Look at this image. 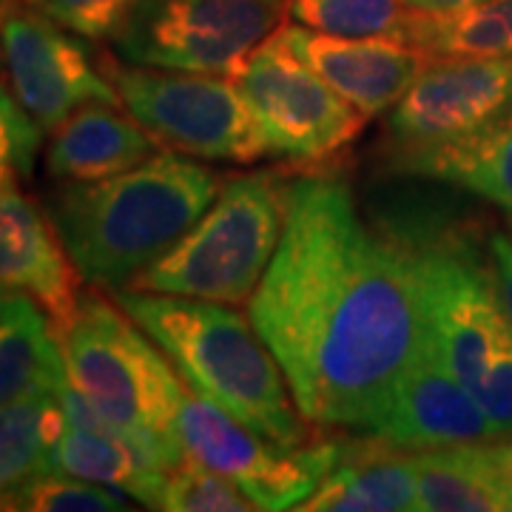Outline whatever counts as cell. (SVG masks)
I'll use <instances>...</instances> for the list:
<instances>
[{
  "label": "cell",
  "mask_w": 512,
  "mask_h": 512,
  "mask_svg": "<svg viewBox=\"0 0 512 512\" xmlns=\"http://www.w3.org/2000/svg\"><path fill=\"white\" fill-rule=\"evenodd\" d=\"M248 316L311 427L362 436L427 345L410 251L336 171L288 177L285 228Z\"/></svg>",
  "instance_id": "1"
},
{
  "label": "cell",
  "mask_w": 512,
  "mask_h": 512,
  "mask_svg": "<svg viewBox=\"0 0 512 512\" xmlns=\"http://www.w3.org/2000/svg\"><path fill=\"white\" fill-rule=\"evenodd\" d=\"M220 194L205 165L171 148L97 183H60L49 217L83 282L123 291L200 220Z\"/></svg>",
  "instance_id": "2"
},
{
  "label": "cell",
  "mask_w": 512,
  "mask_h": 512,
  "mask_svg": "<svg viewBox=\"0 0 512 512\" xmlns=\"http://www.w3.org/2000/svg\"><path fill=\"white\" fill-rule=\"evenodd\" d=\"M120 308L160 345L185 384L282 447L308 441V419L251 316L225 302L123 288Z\"/></svg>",
  "instance_id": "3"
},
{
  "label": "cell",
  "mask_w": 512,
  "mask_h": 512,
  "mask_svg": "<svg viewBox=\"0 0 512 512\" xmlns=\"http://www.w3.org/2000/svg\"><path fill=\"white\" fill-rule=\"evenodd\" d=\"M60 333L69 382L111 427L174 470L185 461L177 436L183 379L160 345L103 293L80 296Z\"/></svg>",
  "instance_id": "4"
},
{
  "label": "cell",
  "mask_w": 512,
  "mask_h": 512,
  "mask_svg": "<svg viewBox=\"0 0 512 512\" xmlns=\"http://www.w3.org/2000/svg\"><path fill=\"white\" fill-rule=\"evenodd\" d=\"M285 188L288 177L271 168L228 177L211 208L131 288L225 305L248 302L282 239Z\"/></svg>",
  "instance_id": "5"
},
{
  "label": "cell",
  "mask_w": 512,
  "mask_h": 512,
  "mask_svg": "<svg viewBox=\"0 0 512 512\" xmlns=\"http://www.w3.org/2000/svg\"><path fill=\"white\" fill-rule=\"evenodd\" d=\"M123 109L163 148L194 160L248 165L268 157L237 77L106 63Z\"/></svg>",
  "instance_id": "6"
},
{
  "label": "cell",
  "mask_w": 512,
  "mask_h": 512,
  "mask_svg": "<svg viewBox=\"0 0 512 512\" xmlns=\"http://www.w3.org/2000/svg\"><path fill=\"white\" fill-rule=\"evenodd\" d=\"M288 15L291 0H137L111 46L131 66L239 77Z\"/></svg>",
  "instance_id": "7"
},
{
  "label": "cell",
  "mask_w": 512,
  "mask_h": 512,
  "mask_svg": "<svg viewBox=\"0 0 512 512\" xmlns=\"http://www.w3.org/2000/svg\"><path fill=\"white\" fill-rule=\"evenodd\" d=\"M399 242L416 268L427 345L458 382L476 390L493 353L512 336L495 291L490 254H481L473 239L453 231Z\"/></svg>",
  "instance_id": "8"
},
{
  "label": "cell",
  "mask_w": 512,
  "mask_h": 512,
  "mask_svg": "<svg viewBox=\"0 0 512 512\" xmlns=\"http://www.w3.org/2000/svg\"><path fill=\"white\" fill-rule=\"evenodd\" d=\"M177 436L185 456L231 478L265 512L299 510L348 450L339 439L282 447L194 390H185L180 402Z\"/></svg>",
  "instance_id": "9"
},
{
  "label": "cell",
  "mask_w": 512,
  "mask_h": 512,
  "mask_svg": "<svg viewBox=\"0 0 512 512\" xmlns=\"http://www.w3.org/2000/svg\"><path fill=\"white\" fill-rule=\"evenodd\" d=\"M262 128L268 157L325 163L362 134L365 117L271 35L237 77Z\"/></svg>",
  "instance_id": "10"
},
{
  "label": "cell",
  "mask_w": 512,
  "mask_h": 512,
  "mask_svg": "<svg viewBox=\"0 0 512 512\" xmlns=\"http://www.w3.org/2000/svg\"><path fill=\"white\" fill-rule=\"evenodd\" d=\"M3 72L9 89L43 131H55L74 111L92 103L123 106L106 63L94 60L86 37L15 0L3 18Z\"/></svg>",
  "instance_id": "11"
},
{
  "label": "cell",
  "mask_w": 512,
  "mask_h": 512,
  "mask_svg": "<svg viewBox=\"0 0 512 512\" xmlns=\"http://www.w3.org/2000/svg\"><path fill=\"white\" fill-rule=\"evenodd\" d=\"M512 106V57H433L387 114L390 160L467 140Z\"/></svg>",
  "instance_id": "12"
},
{
  "label": "cell",
  "mask_w": 512,
  "mask_h": 512,
  "mask_svg": "<svg viewBox=\"0 0 512 512\" xmlns=\"http://www.w3.org/2000/svg\"><path fill=\"white\" fill-rule=\"evenodd\" d=\"M362 436L407 453L501 439L476 393L461 384L427 348L387 393Z\"/></svg>",
  "instance_id": "13"
},
{
  "label": "cell",
  "mask_w": 512,
  "mask_h": 512,
  "mask_svg": "<svg viewBox=\"0 0 512 512\" xmlns=\"http://www.w3.org/2000/svg\"><path fill=\"white\" fill-rule=\"evenodd\" d=\"M276 37L365 120L393 109L433 60L396 37L325 35L299 23L282 26Z\"/></svg>",
  "instance_id": "14"
},
{
  "label": "cell",
  "mask_w": 512,
  "mask_h": 512,
  "mask_svg": "<svg viewBox=\"0 0 512 512\" xmlns=\"http://www.w3.org/2000/svg\"><path fill=\"white\" fill-rule=\"evenodd\" d=\"M77 268L57 234L49 211L43 214L15 183L0 188V291L35 299L55 328H66L77 296Z\"/></svg>",
  "instance_id": "15"
},
{
  "label": "cell",
  "mask_w": 512,
  "mask_h": 512,
  "mask_svg": "<svg viewBox=\"0 0 512 512\" xmlns=\"http://www.w3.org/2000/svg\"><path fill=\"white\" fill-rule=\"evenodd\" d=\"M160 148L128 111L92 103L74 111L52 131L46 171L57 183H97L146 163Z\"/></svg>",
  "instance_id": "16"
},
{
  "label": "cell",
  "mask_w": 512,
  "mask_h": 512,
  "mask_svg": "<svg viewBox=\"0 0 512 512\" xmlns=\"http://www.w3.org/2000/svg\"><path fill=\"white\" fill-rule=\"evenodd\" d=\"M302 512H410L419 510L413 453L379 439L353 436L342 461L299 504Z\"/></svg>",
  "instance_id": "17"
},
{
  "label": "cell",
  "mask_w": 512,
  "mask_h": 512,
  "mask_svg": "<svg viewBox=\"0 0 512 512\" xmlns=\"http://www.w3.org/2000/svg\"><path fill=\"white\" fill-rule=\"evenodd\" d=\"M52 470L114 487L146 510H163L165 481L171 473L117 430H89L72 424H66L57 439Z\"/></svg>",
  "instance_id": "18"
},
{
  "label": "cell",
  "mask_w": 512,
  "mask_h": 512,
  "mask_svg": "<svg viewBox=\"0 0 512 512\" xmlns=\"http://www.w3.org/2000/svg\"><path fill=\"white\" fill-rule=\"evenodd\" d=\"M66 382V356L49 313L23 293L0 291V410Z\"/></svg>",
  "instance_id": "19"
},
{
  "label": "cell",
  "mask_w": 512,
  "mask_h": 512,
  "mask_svg": "<svg viewBox=\"0 0 512 512\" xmlns=\"http://www.w3.org/2000/svg\"><path fill=\"white\" fill-rule=\"evenodd\" d=\"M393 165L404 174L464 188L512 217V106L467 140L404 157Z\"/></svg>",
  "instance_id": "20"
},
{
  "label": "cell",
  "mask_w": 512,
  "mask_h": 512,
  "mask_svg": "<svg viewBox=\"0 0 512 512\" xmlns=\"http://www.w3.org/2000/svg\"><path fill=\"white\" fill-rule=\"evenodd\" d=\"M424 512L512 510L510 493L487 453V441L447 444L413 453Z\"/></svg>",
  "instance_id": "21"
},
{
  "label": "cell",
  "mask_w": 512,
  "mask_h": 512,
  "mask_svg": "<svg viewBox=\"0 0 512 512\" xmlns=\"http://www.w3.org/2000/svg\"><path fill=\"white\" fill-rule=\"evenodd\" d=\"M66 430L60 387L37 390L0 410V510L40 473L52 470V453Z\"/></svg>",
  "instance_id": "22"
},
{
  "label": "cell",
  "mask_w": 512,
  "mask_h": 512,
  "mask_svg": "<svg viewBox=\"0 0 512 512\" xmlns=\"http://www.w3.org/2000/svg\"><path fill=\"white\" fill-rule=\"evenodd\" d=\"M399 40L433 57H512V0H484L447 15L410 12Z\"/></svg>",
  "instance_id": "23"
},
{
  "label": "cell",
  "mask_w": 512,
  "mask_h": 512,
  "mask_svg": "<svg viewBox=\"0 0 512 512\" xmlns=\"http://www.w3.org/2000/svg\"><path fill=\"white\" fill-rule=\"evenodd\" d=\"M293 23L339 37H402L410 9L402 0H291Z\"/></svg>",
  "instance_id": "24"
},
{
  "label": "cell",
  "mask_w": 512,
  "mask_h": 512,
  "mask_svg": "<svg viewBox=\"0 0 512 512\" xmlns=\"http://www.w3.org/2000/svg\"><path fill=\"white\" fill-rule=\"evenodd\" d=\"M131 498L114 487L94 484L66 473H40L20 490L9 510L15 512H123L131 510Z\"/></svg>",
  "instance_id": "25"
},
{
  "label": "cell",
  "mask_w": 512,
  "mask_h": 512,
  "mask_svg": "<svg viewBox=\"0 0 512 512\" xmlns=\"http://www.w3.org/2000/svg\"><path fill=\"white\" fill-rule=\"evenodd\" d=\"M165 512H251L254 501L239 490L237 484L217 470L185 456L177 464L163 493Z\"/></svg>",
  "instance_id": "26"
},
{
  "label": "cell",
  "mask_w": 512,
  "mask_h": 512,
  "mask_svg": "<svg viewBox=\"0 0 512 512\" xmlns=\"http://www.w3.org/2000/svg\"><path fill=\"white\" fill-rule=\"evenodd\" d=\"M40 143V123L23 109L9 83L0 80V188L32 174Z\"/></svg>",
  "instance_id": "27"
},
{
  "label": "cell",
  "mask_w": 512,
  "mask_h": 512,
  "mask_svg": "<svg viewBox=\"0 0 512 512\" xmlns=\"http://www.w3.org/2000/svg\"><path fill=\"white\" fill-rule=\"evenodd\" d=\"M46 18L86 40H114L137 0H26Z\"/></svg>",
  "instance_id": "28"
},
{
  "label": "cell",
  "mask_w": 512,
  "mask_h": 512,
  "mask_svg": "<svg viewBox=\"0 0 512 512\" xmlns=\"http://www.w3.org/2000/svg\"><path fill=\"white\" fill-rule=\"evenodd\" d=\"M473 393L495 424L498 436H512V336L495 350Z\"/></svg>",
  "instance_id": "29"
},
{
  "label": "cell",
  "mask_w": 512,
  "mask_h": 512,
  "mask_svg": "<svg viewBox=\"0 0 512 512\" xmlns=\"http://www.w3.org/2000/svg\"><path fill=\"white\" fill-rule=\"evenodd\" d=\"M487 254H490V265H493L498 302H501L504 319L512 330V234H507V231L493 234L490 245H487Z\"/></svg>",
  "instance_id": "30"
},
{
  "label": "cell",
  "mask_w": 512,
  "mask_h": 512,
  "mask_svg": "<svg viewBox=\"0 0 512 512\" xmlns=\"http://www.w3.org/2000/svg\"><path fill=\"white\" fill-rule=\"evenodd\" d=\"M410 12L419 15H447V12H458V9H470L484 0H402Z\"/></svg>",
  "instance_id": "31"
},
{
  "label": "cell",
  "mask_w": 512,
  "mask_h": 512,
  "mask_svg": "<svg viewBox=\"0 0 512 512\" xmlns=\"http://www.w3.org/2000/svg\"><path fill=\"white\" fill-rule=\"evenodd\" d=\"M487 453H490V461L495 464V470H498V476L504 481V487H507L512 501V439L487 441Z\"/></svg>",
  "instance_id": "32"
},
{
  "label": "cell",
  "mask_w": 512,
  "mask_h": 512,
  "mask_svg": "<svg viewBox=\"0 0 512 512\" xmlns=\"http://www.w3.org/2000/svg\"><path fill=\"white\" fill-rule=\"evenodd\" d=\"M12 3L15 0H0V32H3V18H6V12H9ZM0 66H3V43H0Z\"/></svg>",
  "instance_id": "33"
}]
</instances>
